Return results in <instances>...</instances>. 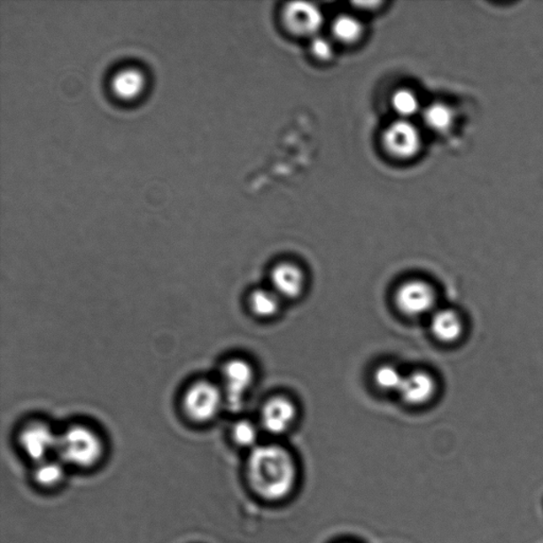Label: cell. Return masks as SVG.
Listing matches in <instances>:
<instances>
[{
    "mask_svg": "<svg viewBox=\"0 0 543 543\" xmlns=\"http://www.w3.org/2000/svg\"><path fill=\"white\" fill-rule=\"evenodd\" d=\"M298 408L294 402L284 396L268 399L261 411V424L270 434L279 435L287 432L297 419Z\"/></svg>",
    "mask_w": 543,
    "mask_h": 543,
    "instance_id": "cell-9",
    "label": "cell"
},
{
    "mask_svg": "<svg viewBox=\"0 0 543 543\" xmlns=\"http://www.w3.org/2000/svg\"><path fill=\"white\" fill-rule=\"evenodd\" d=\"M398 392L407 405L423 406L434 397L437 392V383L429 373L417 370L405 376Z\"/></svg>",
    "mask_w": 543,
    "mask_h": 543,
    "instance_id": "cell-11",
    "label": "cell"
},
{
    "mask_svg": "<svg viewBox=\"0 0 543 543\" xmlns=\"http://www.w3.org/2000/svg\"><path fill=\"white\" fill-rule=\"evenodd\" d=\"M424 122L431 130L438 133L448 131L454 122V112L445 104H433L423 112Z\"/></svg>",
    "mask_w": 543,
    "mask_h": 543,
    "instance_id": "cell-15",
    "label": "cell"
},
{
    "mask_svg": "<svg viewBox=\"0 0 543 543\" xmlns=\"http://www.w3.org/2000/svg\"><path fill=\"white\" fill-rule=\"evenodd\" d=\"M139 83H141V79H139L137 73L130 71L118 74L115 80L116 88L123 95L130 94L137 89Z\"/></svg>",
    "mask_w": 543,
    "mask_h": 543,
    "instance_id": "cell-21",
    "label": "cell"
},
{
    "mask_svg": "<svg viewBox=\"0 0 543 543\" xmlns=\"http://www.w3.org/2000/svg\"><path fill=\"white\" fill-rule=\"evenodd\" d=\"M62 463L79 468H90L99 463L105 446L98 433L77 424L58 435L56 453Z\"/></svg>",
    "mask_w": 543,
    "mask_h": 543,
    "instance_id": "cell-2",
    "label": "cell"
},
{
    "mask_svg": "<svg viewBox=\"0 0 543 543\" xmlns=\"http://www.w3.org/2000/svg\"><path fill=\"white\" fill-rule=\"evenodd\" d=\"M247 478L258 496L268 501H279L293 491L297 464L291 454L281 446H257L247 461Z\"/></svg>",
    "mask_w": 543,
    "mask_h": 543,
    "instance_id": "cell-1",
    "label": "cell"
},
{
    "mask_svg": "<svg viewBox=\"0 0 543 543\" xmlns=\"http://www.w3.org/2000/svg\"><path fill=\"white\" fill-rule=\"evenodd\" d=\"M392 106L396 114L400 116V120H407L421 109L416 94L407 89L395 91L392 97Z\"/></svg>",
    "mask_w": 543,
    "mask_h": 543,
    "instance_id": "cell-17",
    "label": "cell"
},
{
    "mask_svg": "<svg viewBox=\"0 0 543 543\" xmlns=\"http://www.w3.org/2000/svg\"><path fill=\"white\" fill-rule=\"evenodd\" d=\"M224 403L222 389L211 381L193 384L182 398V410L190 421L198 423L212 422Z\"/></svg>",
    "mask_w": 543,
    "mask_h": 543,
    "instance_id": "cell-3",
    "label": "cell"
},
{
    "mask_svg": "<svg viewBox=\"0 0 543 543\" xmlns=\"http://www.w3.org/2000/svg\"><path fill=\"white\" fill-rule=\"evenodd\" d=\"M383 143L392 158L410 159L422 148V134L411 121L399 120L385 128Z\"/></svg>",
    "mask_w": 543,
    "mask_h": 543,
    "instance_id": "cell-6",
    "label": "cell"
},
{
    "mask_svg": "<svg viewBox=\"0 0 543 543\" xmlns=\"http://www.w3.org/2000/svg\"><path fill=\"white\" fill-rule=\"evenodd\" d=\"M431 331L438 341L453 343L458 341L463 333V322L453 310H439L432 316Z\"/></svg>",
    "mask_w": 543,
    "mask_h": 543,
    "instance_id": "cell-12",
    "label": "cell"
},
{
    "mask_svg": "<svg viewBox=\"0 0 543 543\" xmlns=\"http://www.w3.org/2000/svg\"><path fill=\"white\" fill-rule=\"evenodd\" d=\"M282 299L272 289H257L250 297V308L257 316L272 317L281 309Z\"/></svg>",
    "mask_w": 543,
    "mask_h": 543,
    "instance_id": "cell-14",
    "label": "cell"
},
{
    "mask_svg": "<svg viewBox=\"0 0 543 543\" xmlns=\"http://www.w3.org/2000/svg\"><path fill=\"white\" fill-rule=\"evenodd\" d=\"M310 52L317 61L328 62L335 56V48L330 40L322 36H314L311 41Z\"/></svg>",
    "mask_w": 543,
    "mask_h": 543,
    "instance_id": "cell-20",
    "label": "cell"
},
{
    "mask_svg": "<svg viewBox=\"0 0 543 543\" xmlns=\"http://www.w3.org/2000/svg\"><path fill=\"white\" fill-rule=\"evenodd\" d=\"M319 7L311 3H288L283 10V21L289 32L300 37L315 36L322 25Z\"/></svg>",
    "mask_w": 543,
    "mask_h": 543,
    "instance_id": "cell-7",
    "label": "cell"
},
{
    "mask_svg": "<svg viewBox=\"0 0 543 543\" xmlns=\"http://www.w3.org/2000/svg\"><path fill=\"white\" fill-rule=\"evenodd\" d=\"M403 379L405 376L391 364L381 365L374 374L376 385L384 392H399Z\"/></svg>",
    "mask_w": 543,
    "mask_h": 543,
    "instance_id": "cell-18",
    "label": "cell"
},
{
    "mask_svg": "<svg viewBox=\"0 0 543 543\" xmlns=\"http://www.w3.org/2000/svg\"><path fill=\"white\" fill-rule=\"evenodd\" d=\"M222 379L225 405L230 411H241L247 392L254 384V368L244 359H233L225 363Z\"/></svg>",
    "mask_w": 543,
    "mask_h": 543,
    "instance_id": "cell-4",
    "label": "cell"
},
{
    "mask_svg": "<svg viewBox=\"0 0 543 543\" xmlns=\"http://www.w3.org/2000/svg\"><path fill=\"white\" fill-rule=\"evenodd\" d=\"M34 478L36 484L45 488H53L60 485L66 478V469L60 462L44 461L37 464Z\"/></svg>",
    "mask_w": 543,
    "mask_h": 543,
    "instance_id": "cell-16",
    "label": "cell"
},
{
    "mask_svg": "<svg viewBox=\"0 0 543 543\" xmlns=\"http://www.w3.org/2000/svg\"><path fill=\"white\" fill-rule=\"evenodd\" d=\"M434 288L421 279H412L400 284L395 293L398 310L407 316H422L431 312L437 306Z\"/></svg>",
    "mask_w": 543,
    "mask_h": 543,
    "instance_id": "cell-5",
    "label": "cell"
},
{
    "mask_svg": "<svg viewBox=\"0 0 543 543\" xmlns=\"http://www.w3.org/2000/svg\"><path fill=\"white\" fill-rule=\"evenodd\" d=\"M331 31L337 41L342 44L351 45L361 39L363 26L353 15L341 14L333 20Z\"/></svg>",
    "mask_w": 543,
    "mask_h": 543,
    "instance_id": "cell-13",
    "label": "cell"
},
{
    "mask_svg": "<svg viewBox=\"0 0 543 543\" xmlns=\"http://www.w3.org/2000/svg\"><path fill=\"white\" fill-rule=\"evenodd\" d=\"M272 290L282 299H299L305 291L303 268L293 262H281L271 272Z\"/></svg>",
    "mask_w": 543,
    "mask_h": 543,
    "instance_id": "cell-10",
    "label": "cell"
},
{
    "mask_svg": "<svg viewBox=\"0 0 543 543\" xmlns=\"http://www.w3.org/2000/svg\"><path fill=\"white\" fill-rule=\"evenodd\" d=\"M233 438L237 445L244 448L257 447L258 430L254 423L250 421H240L235 423L233 428Z\"/></svg>",
    "mask_w": 543,
    "mask_h": 543,
    "instance_id": "cell-19",
    "label": "cell"
},
{
    "mask_svg": "<svg viewBox=\"0 0 543 543\" xmlns=\"http://www.w3.org/2000/svg\"><path fill=\"white\" fill-rule=\"evenodd\" d=\"M58 435L44 423H32L21 430L19 445L29 459L37 464L47 461L51 453H57Z\"/></svg>",
    "mask_w": 543,
    "mask_h": 543,
    "instance_id": "cell-8",
    "label": "cell"
}]
</instances>
